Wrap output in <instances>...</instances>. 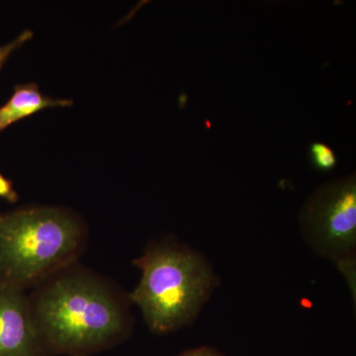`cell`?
Returning <instances> with one entry per match:
<instances>
[{
    "label": "cell",
    "mask_w": 356,
    "mask_h": 356,
    "mask_svg": "<svg viewBox=\"0 0 356 356\" xmlns=\"http://www.w3.org/2000/svg\"><path fill=\"white\" fill-rule=\"evenodd\" d=\"M44 353L81 355L105 348L125 329V314L102 282L81 274L62 276L32 304Z\"/></svg>",
    "instance_id": "6da1fadb"
},
{
    "label": "cell",
    "mask_w": 356,
    "mask_h": 356,
    "mask_svg": "<svg viewBox=\"0 0 356 356\" xmlns=\"http://www.w3.org/2000/svg\"><path fill=\"white\" fill-rule=\"evenodd\" d=\"M81 222L67 211L33 207L0 214V277L22 287L74 259Z\"/></svg>",
    "instance_id": "7a4b0ae2"
},
{
    "label": "cell",
    "mask_w": 356,
    "mask_h": 356,
    "mask_svg": "<svg viewBox=\"0 0 356 356\" xmlns=\"http://www.w3.org/2000/svg\"><path fill=\"white\" fill-rule=\"evenodd\" d=\"M135 264L142 277L131 297L156 332L175 331L191 322L212 287L209 267L188 250L154 245Z\"/></svg>",
    "instance_id": "3957f363"
},
{
    "label": "cell",
    "mask_w": 356,
    "mask_h": 356,
    "mask_svg": "<svg viewBox=\"0 0 356 356\" xmlns=\"http://www.w3.org/2000/svg\"><path fill=\"white\" fill-rule=\"evenodd\" d=\"M307 241L315 252L337 262L355 257V175L339 178L312 194L301 212Z\"/></svg>",
    "instance_id": "277c9868"
},
{
    "label": "cell",
    "mask_w": 356,
    "mask_h": 356,
    "mask_svg": "<svg viewBox=\"0 0 356 356\" xmlns=\"http://www.w3.org/2000/svg\"><path fill=\"white\" fill-rule=\"evenodd\" d=\"M22 289L0 280V356L46 355Z\"/></svg>",
    "instance_id": "5b68a950"
},
{
    "label": "cell",
    "mask_w": 356,
    "mask_h": 356,
    "mask_svg": "<svg viewBox=\"0 0 356 356\" xmlns=\"http://www.w3.org/2000/svg\"><path fill=\"white\" fill-rule=\"evenodd\" d=\"M72 99L53 98L43 95L36 83L17 84L6 104L0 106V133L16 122L48 108L70 107Z\"/></svg>",
    "instance_id": "8992f818"
},
{
    "label": "cell",
    "mask_w": 356,
    "mask_h": 356,
    "mask_svg": "<svg viewBox=\"0 0 356 356\" xmlns=\"http://www.w3.org/2000/svg\"><path fill=\"white\" fill-rule=\"evenodd\" d=\"M309 159L313 168L321 172H329L337 165V156L329 145L323 142L312 143L308 149Z\"/></svg>",
    "instance_id": "52a82bcc"
},
{
    "label": "cell",
    "mask_w": 356,
    "mask_h": 356,
    "mask_svg": "<svg viewBox=\"0 0 356 356\" xmlns=\"http://www.w3.org/2000/svg\"><path fill=\"white\" fill-rule=\"evenodd\" d=\"M33 32L30 30H25L22 33H20L15 39L13 41L9 42L3 46H0V70L3 67L4 64L7 62L10 56L13 55L14 51H17L20 49L23 44L27 43L33 38Z\"/></svg>",
    "instance_id": "ba28073f"
},
{
    "label": "cell",
    "mask_w": 356,
    "mask_h": 356,
    "mask_svg": "<svg viewBox=\"0 0 356 356\" xmlns=\"http://www.w3.org/2000/svg\"><path fill=\"white\" fill-rule=\"evenodd\" d=\"M337 268L343 274L348 286L351 291H353V297L355 298V257H348V259H341V261L334 262Z\"/></svg>",
    "instance_id": "9c48e42d"
},
{
    "label": "cell",
    "mask_w": 356,
    "mask_h": 356,
    "mask_svg": "<svg viewBox=\"0 0 356 356\" xmlns=\"http://www.w3.org/2000/svg\"><path fill=\"white\" fill-rule=\"evenodd\" d=\"M0 198L15 203L18 200L17 192L14 189L13 182L0 173Z\"/></svg>",
    "instance_id": "30bf717a"
},
{
    "label": "cell",
    "mask_w": 356,
    "mask_h": 356,
    "mask_svg": "<svg viewBox=\"0 0 356 356\" xmlns=\"http://www.w3.org/2000/svg\"><path fill=\"white\" fill-rule=\"evenodd\" d=\"M178 356H220L214 351L209 350V348H198V350H193L187 351V353H182Z\"/></svg>",
    "instance_id": "8fae6325"
},
{
    "label": "cell",
    "mask_w": 356,
    "mask_h": 356,
    "mask_svg": "<svg viewBox=\"0 0 356 356\" xmlns=\"http://www.w3.org/2000/svg\"><path fill=\"white\" fill-rule=\"evenodd\" d=\"M76 356H81V355H76Z\"/></svg>",
    "instance_id": "7c38bea8"
},
{
    "label": "cell",
    "mask_w": 356,
    "mask_h": 356,
    "mask_svg": "<svg viewBox=\"0 0 356 356\" xmlns=\"http://www.w3.org/2000/svg\"><path fill=\"white\" fill-rule=\"evenodd\" d=\"M0 280H1V277H0Z\"/></svg>",
    "instance_id": "4fadbf2b"
}]
</instances>
